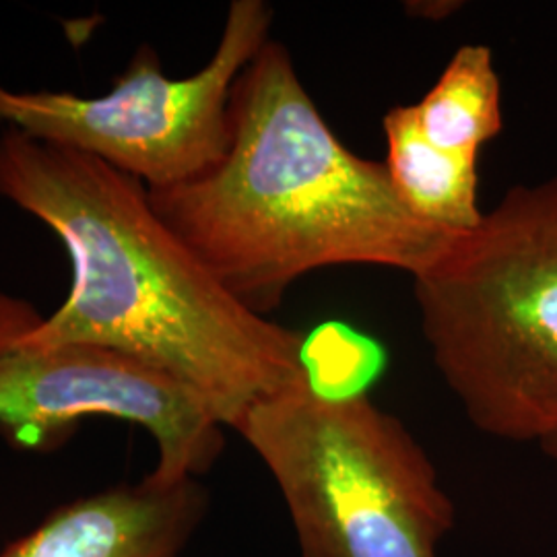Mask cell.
Segmentation results:
<instances>
[{"label":"cell","mask_w":557,"mask_h":557,"mask_svg":"<svg viewBox=\"0 0 557 557\" xmlns=\"http://www.w3.org/2000/svg\"><path fill=\"white\" fill-rule=\"evenodd\" d=\"M440 376L479 432L557 428V174L512 186L413 277Z\"/></svg>","instance_id":"3"},{"label":"cell","mask_w":557,"mask_h":557,"mask_svg":"<svg viewBox=\"0 0 557 557\" xmlns=\"http://www.w3.org/2000/svg\"><path fill=\"white\" fill-rule=\"evenodd\" d=\"M386 172L398 197L419 220L465 234L478 225V161L444 153L419 131L411 106H395L382 119Z\"/></svg>","instance_id":"8"},{"label":"cell","mask_w":557,"mask_h":557,"mask_svg":"<svg viewBox=\"0 0 557 557\" xmlns=\"http://www.w3.org/2000/svg\"><path fill=\"white\" fill-rule=\"evenodd\" d=\"M234 430L275 479L299 557H440L453 499L418 440L368 395L326 391L310 372Z\"/></svg>","instance_id":"4"},{"label":"cell","mask_w":557,"mask_h":557,"mask_svg":"<svg viewBox=\"0 0 557 557\" xmlns=\"http://www.w3.org/2000/svg\"><path fill=\"white\" fill-rule=\"evenodd\" d=\"M205 510L197 479L149 475L60 506L0 557H180Z\"/></svg>","instance_id":"7"},{"label":"cell","mask_w":557,"mask_h":557,"mask_svg":"<svg viewBox=\"0 0 557 557\" xmlns=\"http://www.w3.org/2000/svg\"><path fill=\"white\" fill-rule=\"evenodd\" d=\"M147 195L213 277L260 317L312 271L374 264L416 277L458 236L409 211L384 161L338 140L275 40L234 85L223 158Z\"/></svg>","instance_id":"2"},{"label":"cell","mask_w":557,"mask_h":557,"mask_svg":"<svg viewBox=\"0 0 557 557\" xmlns=\"http://www.w3.org/2000/svg\"><path fill=\"white\" fill-rule=\"evenodd\" d=\"M273 9L234 0L218 50L190 77L172 79L143 46L110 91H11L0 85V126L116 168L147 188L197 178L230 143V100L239 73L271 40Z\"/></svg>","instance_id":"5"},{"label":"cell","mask_w":557,"mask_h":557,"mask_svg":"<svg viewBox=\"0 0 557 557\" xmlns=\"http://www.w3.org/2000/svg\"><path fill=\"white\" fill-rule=\"evenodd\" d=\"M0 197L69 252L73 283L38 322L46 345L89 343L178 380L223 428L306 379V343L234 298L153 211L147 186L98 158L0 135Z\"/></svg>","instance_id":"1"},{"label":"cell","mask_w":557,"mask_h":557,"mask_svg":"<svg viewBox=\"0 0 557 557\" xmlns=\"http://www.w3.org/2000/svg\"><path fill=\"white\" fill-rule=\"evenodd\" d=\"M411 110L430 145L478 161L483 145L496 139L504 126L502 83L492 50L483 44L460 46Z\"/></svg>","instance_id":"9"},{"label":"cell","mask_w":557,"mask_h":557,"mask_svg":"<svg viewBox=\"0 0 557 557\" xmlns=\"http://www.w3.org/2000/svg\"><path fill=\"white\" fill-rule=\"evenodd\" d=\"M34 304L0 292V428L23 448H48L91 416L140 425L158 446L153 478L207 473L223 450V425L193 391L120 351L46 345Z\"/></svg>","instance_id":"6"},{"label":"cell","mask_w":557,"mask_h":557,"mask_svg":"<svg viewBox=\"0 0 557 557\" xmlns=\"http://www.w3.org/2000/svg\"><path fill=\"white\" fill-rule=\"evenodd\" d=\"M539 446H541V450H543V453L547 455V458L557 467V428L549 436H545V438L541 440Z\"/></svg>","instance_id":"10"}]
</instances>
